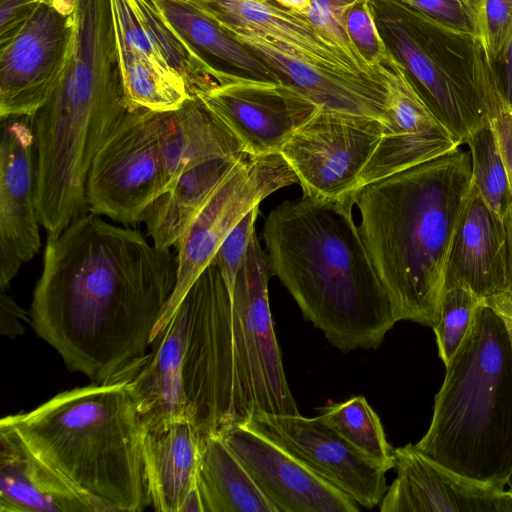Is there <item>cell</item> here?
Returning <instances> with one entry per match:
<instances>
[{"instance_id":"6da1fadb","label":"cell","mask_w":512,"mask_h":512,"mask_svg":"<svg viewBox=\"0 0 512 512\" xmlns=\"http://www.w3.org/2000/svg\"><path fill=\"white\" fill-rule=\"evenodd\" d=\"M177 273L170 249L83 213L47 236L31 325L70 370L107 381L144 360Z\"/></svg>"},{"instance_id":"7a4b0ae2","label":"cell","mask_w":512,"mask_h":512,"mask_svg":"<svg viewBox=\"0 0 512 512\" xmlns=\"http://www.w3.org/2000/svg\"><path fill=\"white\" fill-rule=\"evenodd\" d=\"M303 196L267 216L263 239L271 275L303 316L344 353L376 349L396 323L389 295L370 259L352 207Z\"/></svg>"},{"instance_id":"3957f363","label":"cell","mask_w":512,"mask_h":512,"mask_svg":"<svg viewBox=\"0 0 512 512\" xmlns=\"http://www.w3.org/2000/svg\"><path fill=\"white\" fill-rule=\"evenodd\" d=\"M472 187L470 154L459 147L353 193L359 230L396 322L436 324Z\"/></svg>"},{"instance_id":"277c9868","label":"cell","mask_w":512,"mask_h":512,"mask_svg":"<svg viewBox=\"0 0 512 512\" xmlns=\"http://www.w3.org/2000/svg\"><path fill=\"white\" fill-rule=\"evenodd\" d=\"M136 367L2 418L94 512H139L149 505L143 427L131 379Z\"/></svg>"},{"instance_id":"5b68a950","label":"cell","mask_w":512,"mask_h":512,"mask_svg":"<svg viewBox=\"0 0 512 512\" xmlns=\"http://www.w3.org/2000/svg\"><path fill=\"white\" fill-rule=\"evenodd\" d=\"M188 334L182 382L189 421L206 438L264 411L281 353L272 316L251 302H235L211 262L184 298Z\"/></svg>"},{"instance_id":"8992f818","label":"cell","mask_w":512,"mask_h":512,"mask_svg":"<svg viewBox=\"0 0 512 512\" xmlns=\"http://www.w3.org/2000/svg\"><path fill=\"white\" fill-rule=\"evenodd\" d=\"M446 367L433 416L414 447L438 464L495 489L512 485V341L484 302Z\"/></svg>"},{"instance_id":"52a82bcc","label":"cell","mask_w":512,"mask_h":512,"mask_svg":"<svg viewBox=\"0 0 512 512\" xmlns=\"http://www.w3.org/2000/svg\"><path fill=\"white\" fill-rule=\"evenodd\" d=\"M383 20L394 54L435 117L460 145L489 124L483 51L472 35L447 27L402 1Z\"/></svg>"},{"instance_id":"ba28073f","label":"cell","mask_w":512,"mask_h":512,"mask_svg":"<svg viewBox=\"0 0 512 512\" xmlns=\"http://www.w3.org/2000/svg\"><path fill=\"white\" fill-rule=\"evenodd\" d=\"M295 183L298 178L280 153L254 155L242 152L239 155L174 246L178 261L177 283L154 329L152 341L165 328L232 229L262 200Z\"/></svg>"},{"instance_id":"9c48e42d","label":"cell","mask_w":512,"mask_h":512,"mask_svg":"<svg viewBox=\"0 0 512 512\" xmlns=\"http://www.w3.org/2000/svg\"><path fill=\"white\" fill-rule=\"evenodd\" d=\"M158 112L129 111L96 153L86 181L89 212L124 226L141 222L160 195Z\"/></svg>"},{"instance_id":"30bf717a","label":"cell","mask_w":512,"mask_h":512,"mask_svg":"<svg viewBox=\"0 0 512 512\" xmlns=\"http://www.w3.org/2000/svg\"><path fill=\"white\" fill-rule=\"evenodd\" d=\"M383 127L373 117L319 107L279 153L295 172L303 196L337 200L354 193Z\"/></svg>"},{"instance_id":"8fae6325","label":"cell","mask_w":512,"mask_h":512,"mask_svg":"<svg viewBox=\"0 0 512 512\" xmlns=\"http://www.w3.org/2000/svg\"><path fill=\"white\" fill-rule=\"evenodd\" d=\"M76 0H43L21 31L0 46V117H33L68 62Z\"/></svg>"},{"instance_id":"7c38bea8","label":"cell","mask_w":512,"mask_h":512,"mask_svg":"<svg viewBox=\"0 0 512 512\" xmlns=\"http://www.w3.org/2000/svg\"><path fill=\"white\" fill-rule=\"evenodd\" d=\"M374 64L386 90L388 122L355 191L461 146L432 113L390 48Z\"/></svg>"},{"instance_id":"4fadbf2b","label":"cell","mask_w":512,"mask_h":512,"mask_svg":"<svg viewBox=\"0 0 512 512\" xmlns=\"http://www.w3.org/2000/svg\"><path fill=\"white\" fill-rule=\"evenodd\" d=\"M314 473L371 509L387 491L385 471L346 441L319 416L257 414L249 421Z\"/></svg>"},{"instance_id":"5bb4252c","label":"cell","mask_w":512,"mask_h":512,"mask_svg":"<svg viewBox=\"0 0 512 512\" xmlns=\"http://www.w3.org/2000/svg\"><path fill=\"white\" fill-rule=\"evenodd\" d=\"M196 96L254 155L279 153L319 108L291 85L244 76Z\"/></svg>"},{"instance_id":"9a60e30c","label":"cell","mask_w":512,"mask_h":512,"mask_svg":"<svg viewBox=\"0 0 512 512\" xmlns=\"http://www.w3.org/2000/svg\"><path fill=\"white\" fill-rule=\"evenodd\" d=\"M31 117L2 120L0 144V287L39 252L35 203L36 157Z\"/></svg>"},{"instance_id":"2e32d148","label":"cell","mask_w":512,"mask_h":512,"mask_svg":"<svg viewBox=\"0 0 512 512\" xmlns=\"http://www.w3.org/2000/svg\"><path fill=\"white\" fill-rule=\"evenodd\" d=\"M217 434L277 512H357L358 504L249 423Z\"/></svg>"},{"instance_id":"e0dca14e","label":"cell","mask_w":512,"mask_h":512,"mask_svg":"<svg viewBox=\"0 0 512 512\" xmlns=\"http://www.w3.org/2000/svg\"><path fill=\"white\" fill-rule=\"evenodd\" d=\"M396 477L380 502L382 512H498L500 493L438 464L414 444L395 448Z\"/></svg>"},{"instance_id":"ac0fdd59","label":"cell","mask_w":512,"mask_h":512,"mask_svg":"<svg viewBox=\"0 0 512 512\" xmlns=\"http://www.w3.org/2000/svg\"><path fill=\"white\" fill-rule=\"evenodd\" d=\"M319 107L373 117L387 124L386 90L381 78L342 74L295 56L280 44L251 31L225 30Z\"/></svg>"},{"instance_id":"d6986e66","label":"cell","mask_w":512,"mask_h":512,"mask_svg":"<svg viewBox=\"0 0 512 512\" xmlns=\"http://www.w3.org/2000/svg\"><path fill=\"white\" fill-rule=\"evenodd\" d=\"M504 221L472 187L450 252L445 287L463 286L482 300L507 288Z\"/></svg>"},{"instance_id":"ffe728a7","label":"cell","mask_w":512,"mask_h":512,"mask_svg":"<svg viewBox=\"0 0 512 512\" xmlns=\"http://www.w3.org/2000/svg\"><path fill=\"white\" fill-rule=\"evenodd\" d=\"M0 512H94L91 504L0 421Z\"/></svg>"},{"instance_id":"44dd1931","label":"cell","mask_w":512,"mask_h":512,"mask_svg":"<svg viewBox=\"0 0 512 512\" xmlns=\"http://www.w3.org/2000/svg\"><path fill=\"white\" fill-rule=\"evenodd\" d=\"M188 334V308L182 300L153 349L132 372V386L143 430L188 420L182 363Z\"/></svg>"},{"instance_id":"7402d4cb","label":"cell","mask_w":512,"mask_h":512,"mask_svg":"<svg viewBox=\"0 0 512 512\" xmlns=\"http://www.w3.org/2000/svg\"><path fill=\"white\" fill-rule=\"evenodd\" d=\"M160 194L185 171L209 160L244 152L239 140L196 95L180 108L158 112Z\"/></svg>"},{"instance_id":"603a6c76","label":"cell","mask_w":512,"mask_h":512,"mask_svg":"<svg viewBox=\"0 0 512 512\" xmlns=\"http://www.w3.org/2000/svg\"><path fill=\"white\" fill-rule=\"evenodd\" d=\"M205 438L189 420L143 430V462L149 505L181 512L197 488Z\"/></svg>"},{"instance_id":"cb8c5ba5","label":"cell","mask_w":512,"mask_h":512,"mask_svg":"<svg viewBox=\"0 0 512 512\" xmlns=\"http://www.w3.org/2000/svg\"><path fill=\"white\" fill-rule=\"evenodd\" d=\"M158 6L189 49L219 74L223 83L237 79L239 72L244 77L281 83L276 72L189 1L159 0Z\"/></svg>"},{"instance_id":"d4e9b609","label":"cell","mask_w":512,"mask_h":512,"mask_svg":"<svg viewBox=\"0 0 512 512\" xmlns=\"http://www.w3.org/2000/svg\"><path fill=\"white\" fill-rule=\"evenodd\" d=\"M239 155L215 158L183 172L153 200L141 222L154 245L164 249L175 246Z\"/></svg>"},{"instance_id":"484cf974","label":"cell","mask_w":512,"mask_h":512,"mask_svg":"<svg viewBox=\"0 0 512 512\" xmlns=\"http://www.w3.org/2000/svg\"><path fill=\"white\" fill-rule=\"evenodd\" d=\"M197 485L204 512H277L217 433L204 440Z\"/></svg>"},{"instance_id":"4316f807","label":"cell","mask_w":512,"mask_h":512,"mask_svg":"<svg viewBox=\"0 0 512 512\" xmlns=\"http://www.w3.org/2000/svg\"><path fill=\"white\" fill-rule=\"evenodd\" d=\"M125 94L135 108L173 111L191 96L181 75L149 54L118 44Z\"/></svg>"},{"instance_id":"83f0119b","label":"cell","mask_w":512,"mask_h":512,"mask_svg":"<svg viewBox=\"0 0 512 512\" xmlns=\"http://www.w3.org/2000/svg\"><path fill=\"white\" fill-rule=\"evenodd\" d=\"M158 56L186 82L190 95L222 84V78L202 62L168 24L154 0H131Z\"/></svg>"},{"instance_id":"f1b7e54d","label":"cell","mask_w":512,"mask_h":512,"mask_svg":"<svg viewBox=\"0 0 512 512\" xmlns=\"http://www.w3.org/2000/svg\"><path fill=\"white\" fill-rule=\"evenodd\" d=\"M318 411L325 423L369 460L385 471L394 468V449L386 438L379 416L364 396L330 403Z\"/></svg>"},{"instance_id":"f546056e","label":"cell","mask_w":512,"mask_h":512,"mask_svg":"<svg viewBox=\"0 0 512 512\" xmlns=\"http://www.w3.org/2000/svg\"><path fill=\"white\" fill-rule=\"evenodd\" d=\"M466 144L471 158L473 185L489 208L503 219L512 207V190L490 122Z\"/></svg>"},{"instance_id":"4dcf8cb0","label":"cell","mask_w":512,"mask_h":512,"mask_svg":"<svg viewBox=\"0 0 512 512\" xmlns=\"http://www.w3.org/2000/svg\"><path fill=\"white\" fill-rule=\"evenodd\" d=\"M484 302L463 286L445 287L439 316L432 327L444 365L452 360L466 338L478 307Z\"/></svg>"},{"instance_id":"1f68e13d","label":"cell","mask_w":512,"mask_h":512,"mask_svg":"<svg viewBox=\"0 0 512 512\" xmlns=\"http://www.w3.org/2000/svg\"><path fill=\"white\" fill-rule=\"evenodd\" d=\"M366 0H311L308 9L299 13L337 44L367 74L379 77L374 63L353 42L346 26L349 10Z\"/></svg>"},{"instance_id":"d6a6232c","label":"cell","mask_w":512,"mask_h":512,"mask_svg":"<svg viewBox=\"0 0 512 512\" xmlns=\"http://www.w3.org/2000/svg\"><path fill=\"white\" fill-rule=\"evenodd\" d=\"M473 8L475 38L499 68L512 38V0H473Z\"/></svg>"},{"instance_id":"836d02e7","label":"cell","mask_w":512,"mask_h":512,"mask_svg":"<svg viewBox=\"0 0 512 512\" xmlns=\"http://www.w3.org/2000/svg\"><path fill=\"white\" fill-rule=\"evenodd\" d=\"M258 214L259 205L247 213L232 229L212 260L219 267L232 298L238 272L248 251L251 238L255 233V222Z\"/></svg>"},{"instance_id":"e575fe53","label":"cell","mask_w":512,"mask_h":512,"mask_svg":"<svg viewBox=\"0 0 512 512\" xmlns=\"http://www.w3.org/2000/svg\"><path fill=\"white\" fill-rule=\"evenodd\" d=\"M433 20L475 37L473 0H401Z\"/></svg>"},{"instance_id":"d590c367","label":"cell","mask_w":512,"mask_h":512,"mask_svg":"<svg viewBox=\"0 0 512 512\" xmlns=\"http://www.w3.org/2000/svg\"><path fill=\"white\" fill-rule=\"evenodd\" d=\"M370 1H363L349 10L346 26L353 42L374 63L389 47L377 29Z\"/></svg>"},{"instance_id":"8d00e7d4","label":"cell","mask_w":512,"mask_h":512,"mask_svg":"<svg viewBox=\"0 0 512 512\" xmlns=\"http://www.w3.org/2000/svg\"><path fill=\"white\" fill-rule=\"evenodd\" d=\"M489 122L506 166L512 190V108L502 94L494 97L488 104Z\"/></svg>"},{"instance_id":"74e56055","label":"cell","mask_w":512,"mask_h":512,"mask_svg":"<svg viewBox=\"0 0 512 512\" xmlns=\"http://www.w3.org/2000/svg\"><path fill=\"white\" fill-rule=\"evenodd\" d=\"M43 0H0V46L12 40Z\"/></svg>"},{"instance_id":"f35d334b","label":"cell","mask_w":512,"mask_h":512,"mask_svg":"<svg viewBox=\"0 0 512 512\" xmlns=\"http://www.w3.org/2000/svg\"><path fill=\"white\" fill-rule=\"evenodd\" d=\"M0 314L1 334L7 337L14 338L24 332L21 320H25L31 324V319L27 317V313L4 291L1 292L0 297Z\"/></svg>"},{"instance_id":"ab89813d","label":"cell","mask_w":512,"mask_h":512,"mask_svg":"<svg viewBox=\"0 0 512 512\" xmlns=\"http://www.w3.org/2000/svg\"><path fill=\"white\" fill-rule=\"evenodd\" d=\"M498 71L502 95L512 108V38Z\"/></svg>"},{"instance_id":"60d3db41","label":"cell","mask_w":512,"mask_h":512,"mask_svg":"<svg viewBox=\"0 0 512 512\" xmlns=\"http://www.w3.org/2000/svg\"><path fill=\"white\" fill-rule=\"evenodd\" d=\"M508 248V282L505 290L512 303V207L503 218Z\"/></svg>"},{"instance_id":"b9f144b4","label":"cell","mask_w":512,"mask_h":512,"mask_svg":"<svg viewBox=\"0 0 512 512\" xmlns=\"http://www.w3.org/2000/svg\"><path fill=\"white\" fill-rule=\"evenodd\" d=\"M272 1L285 9L292 10L297 13L305 12L308 9L310 2H311V0H272Z\"/></svg>"},{"instance_id":"7bdbcfd3","label":"cell","mask_w":512,"mask_h":512,"mask_svg":"<svg viewBox=\"0 0 512 512\" xmlns=\"http://www.w3.org/2000/svg\"><path fill=\"white\" fill-rule=\"evenodd\" d=\"M496 313L512 317V305L504 298L497 297L488 303Z\"/></svg>"},{"instance_id":"ee69618b","label":"cell","mask_w":512,"mask_h":512,"mask_svg":"<svg viewBox=\"0 0 512 512\" xmlns=\"http://www.w3.org/2000/svg\"><path fill=\"white\" fill-rule=\"evenodd\" d=\"M498 512H512V485L501 491Z\"/></svg>"},{"instance_id":"f6af8a7d","label":"cell","mask_w":512,"mask_h":512,"mask_svg":"<svg viewBox=\"0 0 512 512\" xmlns=\"http://www.w3.org/2000/svg\"><path fill=\"white\" fill-rule=\"evenodd\" d=\"M500 316L504 319V321L507 324L508 331H509V334H510V338H511V341H512V317L505 316V315H500Z\"/></svg>"},{"instance_id":"bcb514c9","label":"cell","mask_w":512,"mask_h":512,"mask_svg":"<svg viewBox=\"0 0 512 512\" xmlns=\"http://www.w3.org/2000/svg\"><path fill=\"white\" fill-rule=\"evenodd\" d=\"M154 1H155L156 3H158V2H159V0H154Z\"/></svg>"}]
</instances>
